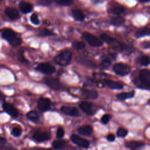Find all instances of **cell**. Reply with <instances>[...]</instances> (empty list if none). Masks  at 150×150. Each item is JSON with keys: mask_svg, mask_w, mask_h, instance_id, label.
I'll return each instance as SVG.
<instances>
[{"mask_svg": "<svg viewBox=\"0 0 150 150\" xmlns=\"http://www.w3.org/2000/svg\"><path fill=\"white\" fill-rule=\"evenodd\" d=\"M138 1L141 2H148L149 1V0H138Z\"/></svg>", "mask_w": 150, "mask_h": 150, "instance_id": "45", "label": "cell"}, {"mask_svg": "<svg viewBox=\"0 0 150 150\" xmlns=\"http://www.w3.org/2000/svg\"><path fill=\"white\" fill-rule=\"evenodd\" d=\"M83 36L85 40L91 46L98 47L101 46L103 44L102 42L98 38L90 33L85 32L83 34Z\"/></svg>", "mask_w": 150, "mask_h": 150, "instance_id": "5", "label": "cell"}, {"mask_svg": "<svg viewBox=\"0 0 150 150\" xmlns=\"http://www.w3.org/2000/svg\"><path fill=\"white\" fill-rule=\"evenodd\" d=\"M22 133V129L19 127H14L12 130V134L14 137H19Z\"/></svg>", "mask_w": 150, "mask_h": 150, "instance_id": "38", "label": "cell"}, {"mask_svg": "<svg viewBox=\"0 0 150 150\" xmlns=\"http://www.w3.org/2000/svg\"><path fill=\"white\" fill-rule=\"evenodd\" d=\"M139 79L141 83L148 89L150 87V71L147 69H142L139 73Z\"/></svg>", "mask_w": 150, "mask_h": 150, "instance_id": "7", "label": "cell"}, {"mask_svg": "<svg viewBox=\"0 0 150 150\" xmlns=\"http://www.w3.org/2000/svg\"><path fill=\"white\" fill-rule=\"evenodd\" d=\"M1 93H0V98H1Z\"/></svg>", "mask_w": 150, "mask_h": 150, "instance_id": "46", "label": "cell"}, {"mask_svg": "<svg viewBox=\"0 0 150 150\" xmlns=\"http://www.w3.org/2000/svg\"><path fill=\"white\" fill-rule=\"evenodd\" d=\"M51 102L50 100L47 98L40 97L39 98L37 103L38 108L41 111H47L50 109Z\"/></svg>", "mask_w": 150, "mask_h": 150, "instance_id": "12", "label": "cell"}, {"mask_svg": "<svg viewBox=\"0 0 150 150\" xmlns=\"http://www.w3.org/2000/svg\"><path fill=\"white\" fill-rule=\"evenodd\" d=\"M19 7L21 12L23 13H28L30 12L33 9V6L29 2L26 1H21L19 3Z\"/></svg>", "mask_w": 150, "mask_h": 150, "instance_id": "18", "label": "cell"}, {"mask_svg": "<svg viewBox=\"0 0 150 150\" xmlns=\"http://www.w3.org/2000/svg\"><path fill=\"white\" fill-rule=\"evenodd\" d=\"M79 105L83 112L90 115L95 114L98 110V107L95 104L87 101H82Z\"/></svg>", "mask_w": 150, "mask_h": 150, "instance_id": "3", "label": "cell"}, {"mask_svg": "<svg viewBox=\"0 0 150 150\" xmlns=\"http://www.w3.org/2000/svg\"><path fill=\"white\" fill-rule=\"evenodd\" d=\"M30 21L34 25H38L40 23V20L39 19L38 15L36 13H33L30 16Z\"/></svg>", "mask_w": 150, "mask_h": 150, "instance_id": "36", "label": "cell"}, {"mask_svg": "<svg viewBox=\"0 0 150 150\" xmlns=\"http://www.w3.org/2000/svg\"><path fill=\"white\" fill-rule=\"evenodd\" d=\"M57 5L61 6H69L73 3V0H53Z\"/></svg>", "mask_w": 150, "mask_h": 150, "instance_id": "35", "label": "cell"}, {"mask_svg": "<svg viewBox=\"0 0 150 150\" xmlns=\"http://www.w3.org/2000/svg\"><path fill=\"white\" fill-rule=\"evenodd\" d=\"M45 83L51 89L53 90H60L62 87V84L59 80L54 77H46L44 79Z\"/></svg>", "mask_w": 150, "mask_h": 150, "instance_id": "8", "label": "cell"}, {"mask_svg": "<svg viewBox=\"0 0 150 150\" xmlns=\"http://www.w3.org/2000/svg\"><path fill=\"white\" fill-rule=\"evenodd\" d=\"M101 38L102 40H103L104 42L108 44L114 43L115 42H116L115 39H114V38H112V37H111L110 36H109L106 33H102L101 35Z\"/></svg>", "mask_w": 150, "mask_h": 150, "instance_id": "27", "label": "cell"}, {"mask_svg": "<svg viewBox=\"0 0 150 150\" xmlns=\"http://www.w3.org/2000/svg\"><path fill=\"white\" fill-rule=\"evenodd\" d=\"M138 62L141 65L148 66L149 64V59L148 56H142L139 57Z\"/></svg>", "mask_w": 150, "mask_h": 150, "instance_id": "32", "label": "cell"}, {"mask_svg": "<svg viewBox=\"0 0 150 150\" xmlns=\"http://www.w3.org/2000/svg\"><path fill=\"white\" fill-rule=\"evenodd\" d=\"M72 53L69 50H65L60 52L54 58V62L62 66H65L70 63L71 60Z\"/></svg>", "mask_w": 150, "mask_h": 150, "instance_id": "2", "label": "cell"}, {"mask_svg": "<svg viewBox=\"0 0 150 150\" xmlns=\"http://www.w3.org/2000/svg\"><path fill=\"white\" fill-rule=\"evenodd\" d=\"M135 95V91H131L129 92H123L121 93L116 96L117 98L119 100H124L128 98H132Z\"/></svg>", "mask_w": 150, "mask_h": 150, "instance_id": "22", "label": "cell"}, {"mask_svg": "<svg viewBox=\"0 0 150 150\" xmlns=\"http://www.w3.org/2000/svg\"><path fill=\"white\" fill-rule=\"evenodd\" d=\"M128 134V131L122 127H120L117 131V135L119 138H124Z\"/></svg>", "mask_w": 150, "mask_h": 150, "instance_id": "34", "label": "cell"}, {"mask_svg": "<svg viewBox=\"0 0 150 150\" xmlns=\"http://www.w3.org/2000/svg\"><path fill=\"white\" fill-rule=\"evenodd\" d=\"M107 139L108 141L110 142H113L115 139V137L114 136V134H108L107 137Z\"/></svg>", "mask_w": 150, "mask_h": 150, "instance_id": "41", "label": "cell"}, {"mask_svg": "<svg viewBox=\"0 0 150 150\" xmlns=\"http://www.w3.org/2000/svg\"><path fill=\"white\" fill-rule=\"evenodd\" d=\"M38 35L40 37H46V36H54L55 34L48 30L46 28H43L40 30V32L38 33Z\"/></svg>", "mask_w": 150, "mask_h": 150, "instance_id": "28", "label": "cell"}, {"mask_svg": "<svg viewBox=\"0 0 150 150\" xmlns=\"http://www.w3.org/2000/svg\"><path fill=\"white\" fill-rule=\"evenodd\" d=\"M2 37L13 46H18L22 43L21 38L18 37L15 32L11 29H4L2 33Z\"/></svg>", "mask_w": 150, "mask_h": 150, "instance_id": "1", "label": "cell"}, {"mask_svg": "<svg viewBox=\"0 0 150 150\" xmlns=\"http://www.w3.org/2000/svg\"><path fill=\"white\" fill-rule=\"evenodd\" d=\"M33 150H47V149H45V148H35Z\"/></svg>", "mask_w": 150, "mask_h": 150, "instance_id": "44", "label": "cell"}, {"mask_svg": "<svg viewBox=\"0 0 150 150\" xmlns=\"http://www.w3.org/2000/svg\"><path fill=\"white\" fill-rule=\"evenodd\" d=\"M60 110L64 114L66 115L73 117H77L80 115L79 110L75 107H71L69 106H62L60 108Z\"/></svg>", "mask_w": 150, "mask_h": 150, "instance_id": "10", "label": "cell"}, {"mask_svg": "<svg viewBox=\"0 0 150 150\" xmlns=\"http://www.w3.org/2000/svg\"><path fill=\"white\" fill-rule=\"evenodd\" d=\"M140 45L145 49L149 48V42H143L140 44Z\"/></svg>", "mask_w": 150, "mask_h": 150, "instance_id": "42", "label": "cell"}, {"mask_svg": "<svg viewBox=\"0 0 150 150\" xmlns=\"http://www.w3.org/2000/svg\"><path fill=\"white\" fill-rule=\"evenodd\" d=\"M110 64H111L110 60L108 59H105L101 62L99 66L101 70H106L110 67Z\"/></svg>", "mask_w": 150, "mask_h": 150, "instance_id": "29", "label": "cell"}, {"mask_svg": "<svg viewBox=\"0 0 150 150\" xmlns=\"http://www.w3.org/2000/svg\"><path fill=\"white\" fill-rule=\"evenodd\" d=\"M150 34V29L149 26H145L138 29L135 33L136 38H141L145 36H149Z\"/></svg>", "mask_w": 150, "mask_h": 150, "instance_id": "19", "label": "cell"}, {"mask_svg": "<svg viewBox=\"0 0 150 150\" xmlns=\"http://www.w3.org/2000/svg\"><path fill=\"white\" fill-rule=\"evenodd\" d=\"M33 139L39 142H45L50 139V134L47 132H40L36 131L33 135Z\"/></svg>", "mask_w": 150, "mask_h": 150, "instance_id": "11", "label": "cell"}, {"mask_svg": "<svg viewBox=\"0 0 150 150\" xmlns=\"http://www.w3.org/2000/svg\"><path fill=\"white\" fill-rule=\"evenodd\" d=\"M36 70L45 74H52L55 71V68L48 63H42L39 64L36 67Z\"/></svg>", "mask_w": 150, "mask_h": 150, "instance_id": "6", "label": "cell"}, {"mask_svg": "<svg viewBox=\"0 0 150 150\" xmlns=\"http://www.w3.org/2000/svg\"><path fill=\"white\" fill-rule=\"evenodd\" d=\"M125 145L131 150H137L143 147L145 145V144L140 141H130L127 142L125 144Z\"/></svg>", "mask_w": 150, "mask_h": 150, "instance_id": "16", "label": "cell"}, {"mask_svg": "<svg viewBox=\"0 0 150 150\" xmlns=\"http://www.w3.org/2000/svg\"><path fill=\"white\" fill-rule=\"evenodd\" d=\"M64 131L63 128L62 127H59L56 131V137L58 138H61L64 136Z\"/></svg>", "mask_w": 150, "mask_h": 150, "instance_id": "40", "label": "cell"}, {"mask_svg": "<svg viewBox=\"0 0 150 150\" xmlns=\"http://www.w3.org/2000/svg\"><path fill=\"white\" fill-rule=\"evenodd\" d=\"M6 15L12 20H16L19 17V12L18 10L14 8L8 7L5 9Z\"/></svg>", "mask_w": 150, "mask_h": 150, "instance_id": "17", "label": "cell"}, {"mask_svg": "<svg viewBox=\"0 0 150 150\" xmlns=\"http://www.w3.org/2000/svg\"><path fill=\"white\" fill-rule=\"evenodd\" d=\"M6 142V140L5 138L0 137V146L4 145Z\"/></svg>", "mask_w": 150, "mask_h": 150, "instance_id": "43", "label": "cell"}, {"mask_svg": "<svg viewBox=\"0 0 150 150\" xmlns=\"http://www.w3.org/2000/svg\"><path fill=\"white\" fill-rule=\"evenodd\" d=\"M103 84L104 86L111 89L121 90L123 88V84L122 83L111 80H104Z\"/></svg>", "mask_w": 150, "mask_h": 150, "instance_id": "14", "label": "cell"}, {"mask_svg": "<svg viewBox=\"0 0 150 150\" xmlns=\"http://www.w3.org/2000/svg\"><path fill=\"white\" fill-rule=\"evenodd\" d=\"M79 62H80L81 64H83L84 65H85L87 67H92V68L94 67V68L96 67V65L94 62H93L89 60H86L84 58H81L80 59H79Z\"/></svg>", "mask_w": 150, "mask_h": 150, "instance_id": "30", "label": "cell"}, {"mask_svg": "<svg viewBox=\"0 0 150 150\" xmlns=\"http://www.w3.org/2000/svg\"><path fill=\"white\" fill-rule=\"evenodd\" d=\"M114 71L119 76H126L131 71L130 67L123 63H118L113 66Z\"/></svg>", "mask_w": 150, "mask_h": 150, "instance_id": "4", "label": "cell"}, {"mask_svg": "<svg viewBox=\"0 0 150 150\" xmlns=\"http://www.w3.org/2000/svg\"><path fill=\"white\" fill-rule=\"evenodd\" d=\"M26 117L29 120L34 122H38L40 118L39 114L35 111H30L28 112L26 114Z\"/></svg>", "mask_w": 150, "mask_h": 150, "instance_id": "24", "label": "cell"}, {"mask_svg": "<svg viewBox=\"0 0 150 150\" xmlns=\"http://www.w3.org/2000/svg\"><path fill=\"white\" fill-rule=\"evenodd\" d=\"M47 150H50V149H47Z\"/></svg>", "mask_w": 150, "mask_h": 150, "instance_id": "47", "label": "cell"}, {"mask_svg": "<svg viewBox=\"0 0 150 150\" xmlns=\"http://www.w3.org/2000/svg\"><path fill=\"white\" fill-rule=\"evenodd\" d=\"M70 139L71 141L79 146L84 148H88L89 147L90 143L86 139H84L77 135L73 134L70 137Z\"/></svg>", "mask_w": 150, "mask_h": 150, "instance_id": "9", "label": "cell"}, {"mask_svg": "<svg viewBox=\"0 0 150 150\" xmlns=\"http://www.w3.org/2000/svg\"><path fill=\"white\" fill-rule=\"evenodd\" d=\"M72 47L75 50H80L83 49L86 47V45L83 42H81V41L76 42L73 43Z\"/></svg>", "mask_w": 150, "mask_h": 150, "instance_id": "31", "label": "cell"}, {"mask_svg": "<svg viewBox=\"0 0 150 150\" xmlns=\"http://www.w3.org/2000/svg\"><path fill=\"white\" fill-rule=\"evenodd\" d=\"M3 108L8 114L13 117H18L19 115L18 111L9 103H4L3 104Z\"/></svg>", "mask_w": 150, "mask_h": 150, "instance_id": "15", "label": "cell"}, {"mask_svg": "<svg viewBox=\"0 0 150 150\" xmlns=\"http://www.w3.org/2000/svg\"><path fill=\"white\" fill-rule=\"evenodd\" d=\"M53 147L56 149H62L66 146V142L63 140H55L52 142Z\"/></svg>", "mask_w": 150, "mask_h": 150, "instance_id": "25", "label": "cell"}, {"mask_svg": "<svg viewBox=\"0 0 150 150\" xmlns=\"http://www.w3.org/2000/svg\"><path fill=\"white\" fill-rule=\"evenodd\" d=\"M18 60L22 63H25L28 62V61L27 60V59L25 58L24 56V51L23 49H21L18 51Z\"/></svg>", "mask_w": 150, "mask_h": 150, "instance_id": "33", "label": "cell"}, {"mask_svg": "<svg viewBox=\"0 0 150 150\" xmlns=\"http://www.w3.org/2000/svg\"><path fill=\"white\" fill-rule=\"evenodd\" d=\"M71 16L77 21H84L85 16L81 11L79 9H73L71 11Z\"/></svg>", "mask_w": 150, "mask_h": 150, "instance_id": "20", "label": "cell"}, {"mask_svg": "<svg viewBox=\"0 0 150 150\" xmlns=\"http://www.w3.org/2000/svg\"><path fill=\"white\" fill-rule=\"evenodd\" d=\"M111 23L114 26H120L125 22V19L120 15L112 17L111 19Z\"/></svg>", "mask_w": 150, "mask_h": 150, "instance_id": "23", "label": "cell"}, {"mask_svg": "<svg viewBox=\"0 0 150 150\" xmlns=\"http://www.w3.org/2000/svg\"><path fill=\"white\" fill-rule=\"evenodd\" d=\"M0 1H1V0H0Z\"/></svg>", "mask_w": 150, "mask_h": 150, "instance_id": "48", "label": "cell"}, {"mask_svg": "<svg viewBox=\"0 0 150 150\" xmlns=\"http://www.w3.org/2000/svg\"><path fill=\"white\" fill-rule=\"evenodd\" d=\"M125 12V8L123 6H114L111 9V12L115 15H120Z\"/></svg>", "mask_w": 150, "mask_h": 150, "instance_id": "26", "label": "cell"}, {"mask_svg": "<svg viewBox=\"0 0 150 150\" xmlns=\"http://www.w3.org/2000/svg\"><path fill=\"white\" fill-rule=\"evenodd\" d=\"M53 0H38V4L42 6H48L52 3Z\"/></svg>", "mask_w": 150, "mask_h": 150, "instance_id": "39", "label": "cell"}, {"mask_svg": "<svg viewBox=\"0 0 150 150\" xmlns=\"http://www.w3.org/2000/svg\"><path fill=\"white\" fill-rule=\"evenodd\" d=\"M111 118V115L110 114H104L102 116V117L101 118V121L102 124H107L108 123Z\"/></svg>", "mask_w": 150, "mask_h": 150, "instance_id": "37", "label": "cell"}, {"mask_svg": "<svg viewBox=\"0 0 150 150\" xmlns=\"http://www.w3.org/2000/svg\"><path fill=\"white\" fill-rule=\"evenodd\" d=\"M80 96L86 99H91L94 100L97 98L98 93L96 91L93 90H83L80 89L79 92Z\"/></svg>", "mask_w": 150, "mask_h": 150, "instance_id": "13", "label": "cell"}, {"mask_svg": "<svg viewBox=\"0 0 150 150\" xmlns=\"http://www.w3.org/2000/svg\"><path fill=\"white\" fill-rule=\"evenodd\" d=\"M78 132L84 136H90L93 133V128L90 125H84L80 127Z\"/></svg>", "mask_w": 150, "mask_h": 150, "instance_id": "21", "label": "cell"}]
</instances>
